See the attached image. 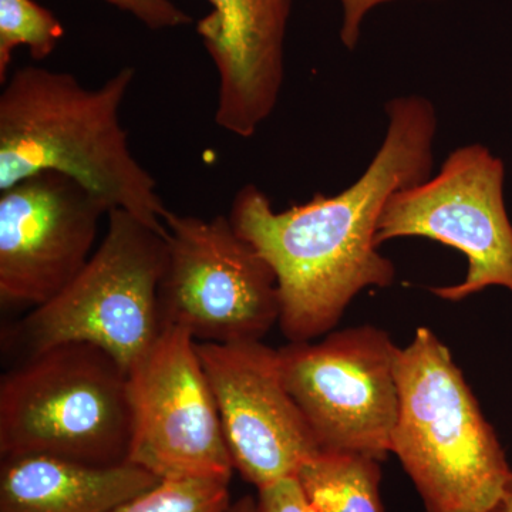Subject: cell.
Wrapping results in <instances>:
<instances>
[{
  "mask_svg": "<svg viewBox=\"0 0 512 512\" xmlns=\"http://www.w3.org/2000/svg\"><path fill=\"white\" fill-rule=\"evenodd\" d=\"M386 114L382 146L346 190L285 211L254 184L235 194L229 220L274 271L288 342L328 335L360 292L396 281V266L377 247V225L394 192L431 177L437 114L417 94L387 101Z\"/></svg>",
  "mask_w": 512,
  "mask_h": 512,
  "instance_id": "obj_1",
  "label": "cell"
},
{
  "mask_svg": "<svg viewBox=\"0 0 512 512\" xmlns=\"http://www.w3.org/2000/svg\"><path fill=\"white\" fill-rule=\"evenodd\" d=\"M136 69L123 67L96 89L73 74L16 69L0 94V192L42 171L67 175L111 210L167 237L157 181L128 146L120 109Z\"/></svg>",
  "mask_w": 512,
  "mask_h": 512,
  "instance_id": "obj_2",
  "label": "cell"
},
{
  "mask_svg": "<svg viewBox=\"0 0 512 512\" xmlns=\"http://www.w3.org/2000/svg\"><path fill=\"white\" fill-rule=\"evenodd\" d=\"M399 413L390 453L427 512H491L512 468L450 349L427 326L414 330L396 363Z\"/></svg>",
  "mask_w": 512,
  "mask_h": 512,
  "instance_id": "obj_3",
  "label": "cell"
},
{
  "mask_svg": "<svg viewBox=\"0 0 512 512\" xmlns=\"http://www.w3.org/2000/svg\"><path fill=\"white\" fill-rule=\"evenodd\" d=\"M131 409L126 369L99 346L64 343L26 357L0 380V456L46 454L126 463Z\"/></svg>",
  "mask_w": 512,
  "mask_h": 512,
  "instance_id": "obj_4",
  "label": "cell"
},
{
  "mask_svg": "<svg viewBox=\"0 0 512 512\" xmlns=\"http://www.w3.org/2000/svg\"><path fill=\"white\" fill-rule=\"evenodd\" d=\"M167 264L165 235L123 210L109 212L99 247L79 275L13 329L26 357L86 342L130 369L161 330L158 291Z\"/></svg>",
  "mask_w": 512,
  "mask_h": 512,
  "instance_id": "obj_5",
  "label": "cell"
},
{
  "mask_svg": "<svg viewBox=\"0 0 512 512\" xmlns=\"http://www.w3.org/2000/svg\"><path fill=\"white\" fill-rule=\"evenodd\" d=\"M167 264L158 305L164 326L197 342L262 340L278 325L276 276L228 215L202 220L168 211Z\"/></svg>",
  "mask_w": 512,
  "mask_h": 512,
  "instance_id": "obj_6",
  "label": "cell"
},
{
  "mask_svg": "<svg viewBox=\"0 0 512 512\" xmlns=\"http://www.w3.org/2000/svg\"><path fill=\"white\" fill-rule=\"evenodd\" d=\"M282 376L320 451L383 461L399 413L397 353L373 325L332 330L322 340L278 349Z\"/></svg>",
  "mask_w": 512,
  "mask_h": 512,
  "instance_id": "obj_7",
  "label": "cell"
},
{
  "mask_svg": "<svg viewBox=\"0 0 512 512\" xmlns=\"http://www.w3.org/2000/svg\"><path fill=\"white\" fill-rule=\"evenodd\" d=\"M505 167L481 144L458 147L439 173L394 192L377 225L376 244L427 238L467 258L463 282L431 286L448 302L466 301L485 289L512 293V224L504 201Z\"/></svg>",
  "mask_w": 512,
  "mask_h": 512,
  "instance_id": "obj_8",
  "label": "cell"
},
{
  "mask_svg": "<svg viewBox=\"0 0 512 512\" xmlns=\"http://www.w3.org/2000/svg\"><path fill=\"white\" fill-rule=\"evenodd\" d=\"M131 444L128 461L160 480H231L234 463L222 431L197 340L164 326L128 369Z\"/></svg>",
  "mask_w": 512,
  "mask_h": 512,
  "instance_id": "obj_9",
  "label": "cell"
},
{
  "mask_svg": "<svg viewBox=\"0 0 512 512\" xmlns=\"http://www.w3.org/2000/svg\"><path fill=\"white\" fill-rule=\"evenodd\" d=\"M235 470L256 490L298 476L319 453L282 376L278 350L261 340L197 342Z\"/></svg>",
  "mask_w": 512,
  "mask_h": 512,
  "instance_id": "obj_10",
  "label": "cell"
},
{
  "mask_svg": "<svg viewBox=\"0 0 512 512\" xmlns=\"http://www.w3.org/2000/svg\"><path fill=\"white\" fill-rule=\"evenodd\" d=\"M82 184L42 171L0 192V301L42 305L66 288L94 254L109 214Z\"/></svg>",
  "mask_w": 512,
  "mask_h": 512,
  "instance_id": "obj_11",
  "label": "cell"
},
{
  "mask_svg": "<svg viewBox=\"0 0 512 512\" xmlns=\"http://www.w3.org/2000/svg\"><path fill=\"white\" fill-rule=\"evenodd\" d=\"M198 36L218 73L215 121L241 138L274 113L285 77V36L293 0H208Z\"/></svg>",
  "mask_w": 512,
  "mask_h": 512,
  "instance_id": "obj_12",
  "label": "cell"
},
{
  "mask_svg": "<svg viewBox=\"0 0 512 512\" xmlns=\"http://www.w3.org/2000/svg\"><path fill=\"white\" fill-rule=\"evenodd\" d=\"M157 483L130 461L93 466L46 454L2 457L0 512H110Z\"/></svg>",
  "mask_w": 512,
  "mask_h": 512,
  "instance_id": "obj_13",
  "label": "cell"
},
{
  "mask_svg": "<svg viewBox=\"0 0 512 512\" xmlns=\"http://www.w3.org/2000/svg\"><path fill=\"white\" fill-rule=\"evenodd\" d=\"M380 464L362 454L319 451L296 477L318 512H384Z\"/></svg>",
  "mask_w": 512,
  "mask_h": 512,
  "instance_id": "obj_14",
  "label": "cell"
},
{
  "mask_svg": "<svg viewBox=\"0 0 512 512\" xmlns=\"http://www.w3.org/2000/svg\"><path fill=\"white\" fill-rule=\"evenodd\" d=\"M63 36L59 19L33 0H0V83L8 80L13 50L25 46L32 59L45 60Z\"/></svg>",
  "mask_w": 512,
  "mask_h": 512,
  "instance_id": "obj_15",
  "label": "cell"
},
{
  "mask_svg": "<svg viewBox=\"0 0 512 512\" xmlns=\"http://www.w3.org/2000/svg\"><path fill=\"white\" fill-rule=\"evenodd\" d=\"M228 484L214 478L160 480L110 512H231Z\"/></svg>",
  "mask_w": 512,
  "mask_h": 512,
  "instance_id": "obj_16",
  "label": "cell"
},
{
  "mask_svg": "<svg viewBox=\"0 0 512 512\" xmlns=\"http://www.w3.org/2000/svg\"><path fill=\"white\" fill-rule=\"evenodd\" d=\"M136 18L151 30L181 28L192 18L171 0H104Z\"/></svg>",
  "mask_w": 512,
  "mask_h": 512,
  "instance_id": "obj_17",
  "label": "cell"
},
{
  "mask_svg": "<svg viewBox=\"0 0 512 512\" xmlns=\"http://www.w3.org/2000/svg\"><path fill=\"white\" fill-rule=\"evenodd\" d=\"M258 512H318L303 491L298 477L284 480L259 488L256 498Z\"/></svg>",
  "mask_w": 512,
  "mask_h": 512,
  "instance_id": "obj_18",
  "label": "cell"
},
{
  "mask_svg": "<svg viewBox=\"0 0 512 512\" xmlns=\"http://www.w3.org/2000/svg\"><path fill=\"white\" fill-rule=\"evenodd\" d=\"M343 8L342 28H340V40L343 46L349 50H355L362 36L363 22L370 10L394 2V0H340ZM441 2V0H431Z\"/></svg>",
  "mask_w": 512,
  "mask_h": 512,
  "instance_id": "obj_19",
  "label": "cell"
},
{
  "mask_svg": "<svg viewBox=\"0 0 512 512\" xmlns=\"http://www.w3.org/2000/svg\"><path fill=\"white\" fill-rule=\"evenodd\" d=\"M231 512H258L256 511V498L252 495H245L238 501L232 503Z\"/></svg>",
  "mask_w": 512,
  "mask_h": 512,
  "instance_id": "obj_20",
  "label": "cell"
},
{
  "mask_svg": "<svg viewBox=\"0 0 512 512\" xmlns=\"http://www.w3.org/2000/svg\"><path fill=\"white\" fill-rule=\"evenodd\" d=\"M491 512H512V483L510 485V490H508L507 495L504 497V500L501 501V504Z\"/></svg>",
  "mask_w": 512,
  "mask_h": 512,
  "instance_id": "obj_21",
  "label": "cell"
}]
</instances>
